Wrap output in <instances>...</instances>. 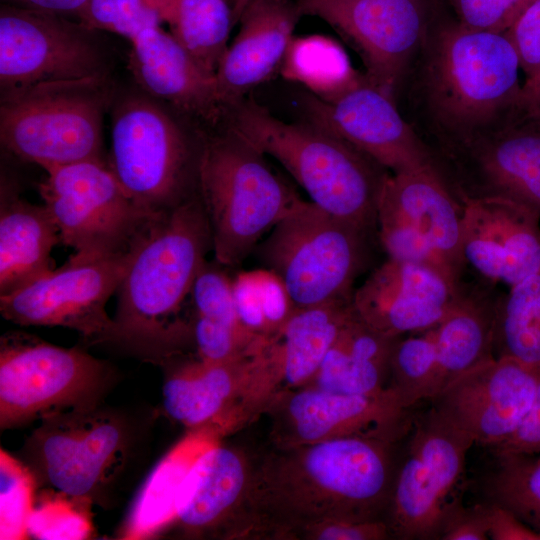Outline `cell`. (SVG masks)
<instances>
[{
  "mask_svg": "<svg viewBox=\"0 0 540 540\" xmlns=\"http://www.w3.org/2000/svg\"><path fill=\"white\" fill-rule=\"evenodd\" d=\"M394 444L344 437L270 447L255 459L245 538L292 540L323 522L383 519L396 473Z\"/></svg>",
  "mask_w": 540,
  "mask_h": 540,
  "instance_id": "6da1fadb",
  "label": "cell"
},
{
  "mask_svg": "<svg viewBox=\"0 0 540 540\" xmlns=\"http://www.w3.org/2000/svg\"><path fill=\"white\" fill-rule=\"evenodd\" d=\"M212 249L198 193L154 215L128 251L117 289L114 342L164 362L193 342L192 319L179 316Z\"/></svg>",
  "mask_w": 540,
  "mask_h": 540,
  "instance_id": "7a4b0ae2",
  "label": "cell"
},
{
  "mask_svg": "<svg viewBox=\"0 0 540 540\" xmlns=\"http://www.w3.org/2000/svg\"><path fill=\"white\" fill-rule=\"evenodd\" d=\"M430 27V26H429ZM425 103L447 156L496 129L521 108L517 53L505 32L443 23L425 41Z\"/></svg>",
  "mask_w": 540,
  "mask_h": 540,
  "instance_id": "3957f363",
  "label": "cell"
},
{
  "mask_svg": "<svg viewBox=\"0 0 540 540\" xmlns=\"http://www.w3.org/2000/svg\"><path fill=\"white\" fill-rule=\"evenodd\" d=\"M227 126L276 159L311 202L373 234L388 170L325 128L306 119L284 122L252 99L228 108Z\"/></svg>",
  "mask_w": 540,
  "mask_h": 540,
  "instance_id": "277c9868",
  "label": "cell"
},
{
  "mask_svg": "<svg viewBox=\"0 0 540 540\" xmlns=\"http://www.w3.org/2000/svg\"><path fill=\"white\" fill-rule=\"evenodd\" d=\"M265 156L228 126L202 132L197 192L220 265L241 263L300 199Z\"/></svg>",
  "mask_w": 540,
  "mask_h": 540,
  "instance_id": "5b68a950",
  "label": "cell"
},
{
  "mask_svg": "<svg viewBox=\"0 0 540 540\" xmlns=\"http://www.w3.org/2000/svg\"><path fill=\"white\" fill-rule=\"evenodd\" d=\"M112 98L108 76L40 83L1 93V144L45 171L102 160L103 117Z\"/></svg>",
  "mask_w": 540,
  "mask_h": 540,
  "instance_id": "8992f818",
  "label": "cell"
},
{
  "mask_svg": "<svg viewBox=\"0 0 540 540\" xmlns=\"http://www.w3.org/2000/svg\"><path fill=\"white\" fill-rule=\"evenodd\" d=\"M179 116L144 92L125 96L114 107L109 167L150 215L198 193L202 131L192 135Z\"/></svg>",
  "mask_w": 540,
  "mask_h": 540,
  "instance_id": "52a82bcc",
  "label": "cell"
},
{
  "mask_svg": "<svg viewBox=\"0 0 540 540\" xmlns=\"http://www.w3.org/2000/svg\"><path fill=\"white\" fill-rule=\"evenodd\" d=\"M372 234L299 199L258 246L266 268L285 283L296 308L353 295Z\"/></svg>",
  "mask_w": 540,
  "mask_h": 540,
  "instance_id": "ba28073f",
  "label": "cell"
},
{
  "mask_svg": "<svg viewBox=\"0 0 540 540\" xmlns=\"http://www.w3.org/2000/svg\"><path fill=\"white\" fill-rule=\"evenodd\" d=\"M111 379L105 362L78 347H59L19 331L6 333L0 340L1 430L96 407Z\"/></svg>",
  "mask_w": 540,
  "mask_h": 540,
  "instance_id": "9c48e42d",
  "label": "cell"
},
{
  "mask_svg": "<svg viewBox=\"0 0 540 540\" xmlns=\"http://www.w3.org/2000/svg\"><path fill=\"white\" fill-rule=\"evenodd\" d=\"M410 431L386 522L391 537L439 539L445 519L461 502L467 454L475 443L433 407L414 417Z\"/></svg>",
  "mask_w": 540,
  "mask_h": 540,
  "instance_id": "30bf717a",
  "label": "cell"
},
{
  "mask_svg": "<svg viewBox=\"0 0 540 540\" xmlns=\"http://www.w3.org/2000/svg\"><path fill=\"white\" fill-rule=\"evenodd\" d=\"M377 234L388 258L421 263L463 282L462 205L437 166L388 173Z\"/></svg>",
  "mask_w": 540,
  "mask_h": 540,
  "instance_id": "8fae6325",
  "label": "cell"
},
{
  "mask_svg": "<svg viewBox=\"0 0 540 540\" xmlns=\"http://www.w3.org/2000/svg\"><path fill=\"white\" fill-rule=\"evenodd\" d=\"M38 185L62 244L72 256L99 258L128 252L154 216L141 209L102 160L46 171Z\"/></svg>",
  "mask_w": 540,
  "mask_h": 540,
  "instance_id": "7c38bea8",
  "label": "cell"
},
{
  "mask_svg": "<svg viewBox=\"0 0 540 540\" xmlns=\"http://www.w3.org/2000/svg\"><path fill=\"white\" fill-rule=\"evenodd\" d=\"M129 446L126 425L98 406L41 420L24 447L37 486L92 503L123 467Z\"/></svg>",
  "mask_w": 540,
  "mask_h": 540,
  "instance_id": "4fadbf2b",
  "label": "cell"
},
{
  "mask_svg": "<svg viewBox=\"0 0 540 540\" xmlns=\"http://www.w3.org/2000/svg\"><path fill=\"white\" fill-rule=\"evenodd\" d=\"M95 30L64 15L2 3L0 91L108 76Z\"/></svg>",
  "mask_w": 540,
  "mask_h": 540,
  "instance_id": "5bb4252c",
  "label": "cell"
},
{
  "mask_svg": "<svg viewBox=\"0 0 540 540\" xmlns=\"http://www.w3.org/2000/svg\"><path fill=\"white\" fill-rule=\"evenodd\" d=\"M127 259L128 252L99 258L70 255L61 267L1 295L0 312L19 325L60 326L92 343L114 342L116 325L105 306L117 292Z\"/></svg>",
  "mask_w": 540,
  "mask_h": 540,
  "instance_id": "9a60e30c",
  "label": "cell"
},
{
  "mask_svg": "<svg viewBox=\"0 0 540 540\" xmlns=\"http://www.w3.org/2000/svg\"><path fill=\"white\" fill-rule=\"evenodd\" d=\"M296 2L303 15L319 17L340 34L359 54L366 77L392 97L430 26L426 0Z\"/></svg>",
  "mask_w": 540,
  "mask_h": 540,
  "instance_id": "2e32d148",
  "label": "cell"
},
{
  "mask_svg": "<svg viewBox=\"0 0 540 540\" xmlns=\"http://www.w3.org/2000/svg\"><path fill=\"white\" fill-rule=\"evenodd\" d=\"M385 390L375 394H340L311 386L275 397L261 412L269 419L270 447H287L344 437L397 442L414 417Z\"/></svg>",
  "mask_w": 540,
  "mask_h": 540,
  "instance_id": "e0dca14e",
  "label": "cell"
},
{
  "mask_svg": "<svg viewBox=\"0 0 540 540\" xmlns=\"http://www.w3.org/2000/svg\"><path fill=\"white\" fill-rule=\"evenodd\" d=\"M307 120L350 143L391 173L437 166L430 149L400 115L394 98L365 74L329 99L307 93Z\"/></svg>",
  "mask_w": 540,
  "mask_h": 540,
  "instance_id": "ac0fdd59",
  "label": "cell"
},
{
  "mask_svg": "<svg viewBox=\"0 0 540 540\" xmlns=\"http://www.w3.org/2000/svg\"><path fill=\"white\" fill-rule=\"evenodd\" d=\"M354 315L353 295L296 308L255 358L240 398L244 416L254 419L275 397L307 386Z\"/></svg>",
  "mask_w": 540,
  "mask_h": 540,
  "instance_id": "d6986e66",
  "label": "cell"
},
{
  "mask_svg": "<svg viewBox=\"0 0 540 540\" xmlns=\"http://www.w3.org/2000/svg\"><path fill=\"white\" fill-rule=\"evenodd\" d=\"M540 367L494 357L464 373L431 402L438 413L491 450L520 427L534 400Z\"/></svg>",
  "mask_w": 540,
  "mask_h": 540,
  "instance_id": "ffe728a7",
  "label": "cell"
},
{
  "mask_svg": "<svg viewBox=\"0 0 540 540\" xmlns=\"http://www.w3.org/2000/svg\"><path fill=\"white\" fill-rule=\"evenodd\" d=\"M448 158L455 168L448 185L459 202L496 195L540 215V119L520 108L504 124Z\"/></svg>",
  "mask_w": 540,
  "mask_h": 540,
  "instance_id": "44dd1931",
  "label": "cell"
},
{
  "mask_svg": "<svg viewBox=\"0 0 540 540\" xmlns=\"http://www.w3.org/2000/svg\"><path fill=\"white\" fill-rule=\"evenodd\" d=\"M461 253L481 283L509 288L540 272V215L512 199L464 198Z\"/></svg>",
  "mask_w": 540,
  "mask_h": 540,
  "instance_id": "7402d4cb",
  "label": "cell"
},
{
  "mask_svg": "<svg viewBox=\"0 0 540 540\" xmlns=\"http://www.w3.org/2000/svg\"><path fill=\"white\" fill-rule=\"evenodd\" d=\"M465 286L430 266L387 258L353 292V306L368 326L399 338L438 324Z\"/></svg>",
  "mask_w": 540,
  "mask_h": 540,
  "instance_id": "603a6c76",
  "label": "cell"
},
{
  "mask_svg": "<svg viewBox=\"0 0 540 540\" xmlns=\"http://www.w3.org/2000/svg\"><path fill=\"white\" fill-rule=\"evenodd\" d=\"M256 457L221 443L190 470L177 501L174 525L188 537L245 538L247 501Z\"/></svg>",
  "mask_w": 540,
  "mask_h": 540,
  "instance_id": "cb8c5ba5",
  "label": "cell"
},
{
  "mask_svg": "<svg viewBox=\"0 0 540 540\" xmlns=\"http://www.w3.org/2000/svg\"><path fill=\"white\" fill-rule=\"evenodd\" d=\"M128 68L141 90L179 115L216 124L225 111L216 75L205 70L161 27L131 41Z\"/></svg>",
  "mask_w": 540,
  "mask_h": 540,
  "instance_id": "d4e9b609",
  "label": "cell"
},
{
  "mask_svg": "<svg viewBox=\"0 0 540 540\" xmlns=\"http://www.w3.org/2000/svg\"><path fill=\"white\" fill-rule=\"evenodd\" d=\"M301 16L296 0H255L244 11L216 71L225 112L280 69Z\"/></svg>",
  "mask_w": 540,
  "mask_h": 540,
  "instance_id": "484cf974",
  "label": "cell"
},
{
  "mask_svg": "<svg viewBox=\"0 0 540 540\" xmlns=\"http://www.w3.org/2000/svg\"><path fill=\"white\" fill-rule=\"evenodd\" d=\"M208 363L190 360L165 377L162 402L166 414L188 430L214 426L230 432V418L244 386L254 354Z\"/></svg>",
  "mask_w": 540,
  "mask_h": 540,
  "instance_id": "4316f807",
  "label": "cell"
},
{
  "mask_svg": "<svg viewBox=\"0 0 540 540\" xmlns=\"http://www.w3.org/2000/svg\"><path fill=\"white\" fill-rule=\"evenodd\" d=\"M61 243L44 204L20 197L7 177L0 191V296L36 280L53 269L51 252Z\"/></svg>",
  "mask_w": 540,
  "mask_h": 540,
  "instance_id": "83f0119b",
  "label": "cell"
},
{
  "mask_svg": "<svg viewBox=\"0 0 540 540\" xmlns=\"http://www.w3.org/2000/svg\"><path fill=\"white\" fill-rule=\"evenodd\" d=\"M498 295L491 285L481 282L466 285L458 301L434 326L435 396L464 373L494 358L493 328Z\"/></svg>",
  "mask_w": 540,
  "mask_h": 540,
  "instance_id": "f1b7e54d",
  "label": "cell"
},
{
  "mask_svg": "<svg viewBox=\"0 0 540 540\" xmlns=\"http://www.w3.org/2000/svg\"><path fill=\"white\" fill-rule=\"evenodd\" d=\"M224 436L214 426L189 430L157 463L137 494L121 529L123 539H148L173 525L177 501L190 470Z\"/></svg>",
  "mask_w": 540,
  "mask_h": 540,
  "instance_id": "f546056e",
  "label": "cell"
},
{
  "mask_svg": "<svg viewBox=\"0 0 540 540\" xmlns=\"http://www.w3.org/2000/svg\"><path fill=\"white\" fill-rule=\"evenodd\" d=\"M396 339L377 332L355 312L307 386L351 395L387 390Z\"/></svg>",
  "mask_w": 540,
  "mask_h": 540,
  "instance_id": "4dcf8cb0",
  "label": "cell"
},
{
  "mask_svg": "<svg viewBox=\"0 0 540 540\" xmlns=\"http://www.w3.org/2000/svg\"><path fill=\"white\" fill-rule=\"evenodd\" d=\"M279 70L321 99L337 96L363 75L336 40L320 34L294 37Z\"/></svg>",
  "mask_w": 540,
  "mask_h": 540,
  "instance_id": "1f68e13d",
  "label": "cell"
},
{
  "mask_svg": "<svg viewBox=\"0 0 540 540\" xmlns=\"http://www.w3.org/2000/svg\"><path fill=\"white\" fill-rule=\"evenodd\" d=\"M493 354L540 367V272L498 295Z\"/></svg>",
  "mask_w": 540,
  "mask_h": 540,
  "instance_id": "d6a6232c",
  "label": "cell"
},
{
  "mask_svg": "<svg viewBox=\"0 0 540 540\" xmlns=\"http://www.w3.org/2000/svg\"><path fill=\"white\" fill-rule=\"evenodd\" d=\"M167 24L179 44L205 70L216 75L234 27L227 0H175Z\"/></svg>",
  "mask_w": 540,
  "mask_h": 540,
  "instance_id": "836d02e7",
  "label": "cell"
},
{
  "mask_svg": "<svg viewBox=\"0 0 540 540\" xmlns=\"http://www.w3.org/2000/svg\"><path fill=\"white\" fill-rule=\"evenodd\" d=\"M437 358L434 326L396 339L387 385L400 404L412 409L436 394Z\"/></svg>",
  "mask_w": 540,
  "mask_h": 540,
  "instance_id": "e575fe53",
  "label": "cell"
},
{
  "mask_svg": "<svg viewBox=\"0 0 540 540\" xmlns=\"http://www.w3.org/2000/svg\"><path fill=\"white\" fill-rule=\"evenodd\" d=\"M485 480L488 501L501 504L540 533V453H495Z\"/></svg>",
  "mask_w": 540,
  "mask_h": 540,
  "instance_id": "d590c367",
  "label": "cell"
},
{
  "mask_svg": "<svg viewBox=\"0 0 540 540\" xmlns=\"http://www.w3.org/2000/svg\"><path fill=\"white\" fill-rule=\"evenodd\" d=\"M234 297L241 320L268 337L275 336L296 309L281 277L268 268L242 272Z\"/></svg>",
  "mask_w": 540,
  "mask_h": 540,
  "instance_id": "8d00e7d4",
  "label": "cell"
},
{
  "mask_svg": "<svg viewBox=\"0 0 540 540\" xmlns=\"http://www.w3.org/2000/svg\"><path fill=\"white\" fill-rule=\"evenodd\" d=\"M175 0H89L77 18L91 30L115 33L130 41L167 23Z\"/></svg>",
  "mask_w": 540,
  "mask_h": 540,
  "instance_id": "74e56055",
  "label": "cell"
},
{
  "mask_svg": "<svg viewBox=\"0 0 540 540\" xmlns=\"http://www.w3.org/2000/svg\"><path fill=\"white\" fill-rule=\"evenodd\" d=\"M36 480L29 468L1 449L0 539L29 537L28 521L36 499Z\"/></svg>",
  "mask_w": 540,
  "mask_h": 540,
  "instance_id": "f35d334b",
  "label": "cell"
},
{
  "mask_svg": "<svg viewBox=\"0 0 540 540\" xmlns=\"http://www.w3.org/2000/svg\"><path fill=\"white\" fill-rule=\"evenodd\" d=\"M91 504L53 491L35 499L28 521V535L37 539H85L93 525Z\"/></svg>",
  "mask_w": 540,
  "mask_h": 540,
  "instance_id": "ab89813d",
  "label": "cell"
},
{
  "mask_svg": "<svg viewBox=\"0 0 540 540\" xmlns=\"http://www.w3.org/2000/svg\"><path fill=\"white\" fill-rule=\"evenodd\" d=\"M190 297L193 315L245 329L236 311L232 279L220 267L205 261L194 280Z\"/></svg>",
  "mask_w": 540,
  "mask_h": 540,
  "instance_id": "60d3db41",
  "label": "cell"
},
{
  "mask_svg": "<svg viewBox=\"0 0 540 540\" xmlns=\"http://www.w3.org/2000/svg\"><path fill=\"white\" fill-rule=\"evenodd\" d=\"M536 0H449L457 20L472 29L506 32Z\"/></svg>",
  "mask_w": 540,
  "mask_h": 540,
  "instance_id": "b9f144b4",
  "label": "cell"
},
{
  "mask_svg": "<svg viewBox=\"0 0 540 540\" xmlns=\"http://www.w3.org/2000/svg\"><path fill=\"white\" fill-rule=\"evenodd\" d=\"M526 75L523 91L540 84V0L530 5L505 32Z\"/></svg>",
  "mask_w": 540,
  "mask_h": 540,
  "instance_id": "7bdbcfd3",
  "label": "cell"
},
{
  "mask_svg": "<svg viewBox=\"0 0 540 540\" xmlns=\"http://www.w3.org/2000/svg\"><path fill=\"white\" fill-rule=\"evenodd\" d=\"M391 537L386 520H338L304 529L297 539L306 540H384Z\"/></svg>",
  "mask_w": 540,
  "mask_h": 540,
  "instance_id": "ee69618b",
  "label": "cell"
},
{
  "mask_svg": "<svg viewBox=\"0 0 540 540\" xmlns=\"http://www.w3.org/2000/svg\"><path fill=\"white\" fill-rule=\"evenodd\" d=\"M441 540H487L488 529L484 503L464 506L456 504L444 521Z\"/></svg>",
  "mask_w": 540,
  "mask_h": 540,
  "instance_id": "f6af8a7d",
  "label": "cell"
},
{
  "mask_svg": "<svg viewBox=\"0 0 540 540\" xmlns=\"http://www.w3.org/2000/svg\"><path fill=\"white\" fill-rule=\"evenodd\" d=\"M485 515L489 539L492 540H540V533L524 523L507 507L487 501Z\"/></svg>",
  "mask_w": 540,
  "mask_h": 540,
  "instance_id": "bcb514c9",
  "label": "cell"
},
{
  "mask_svg": "<svg viewBox=\"0 0 540 540\" xmlns=\"http://www.w3.org/2000/svg\"><path fill=\"white\" fill-rule=\"evenodd\" d=\"M493 453H540V380L533 403L516 432L492 449Z\"/></svg>",
  "mask_w": 540,
  "mask_h": 540,
  "instance_id": "7dc6e473",
  "label": "cell"
},
{
  "mask_svg": "<svg viewBox=\"0 0 540 540\" xmlns=\"http://www.w3.org/2000/svg\"><path fill=\"white\" fill-rule=\"evenodd\" d=\"M2 3L23 8L56 13L64 16H77L89 0H1Z\"/></svg>",
  "mask_w": 540,
  "mask_h": 540,
  "instance_id": "c3c4849f",
  "label": "cell"
},
{
  "mask_svg": "<svg viewBox=\"0 0 540 540\" xmlns=\"http://www.w3.org/2000/svg\"><path fill=\"white\" fill-rule=\"evenodd\" d=\"M521 109L527 115L540 119V84L532 90L523 91Z\"/></svg>",
  "mask_w": 540,
  "mask_h": 540,
  "instance_id": "681fc988",
  "label": "cell"
},
{
  "mask_svg": "<svg viewBox=\"0 0 540 540\" xmlns=\"http://www.w3.org/2000/svg\"><path fill=\"white\" fill-rule=\"evenodd\" d=\"M254 1L255 0H230L231 6H232V12H233L234 25H236L239 22L244 11Z\"/></svg>",
  "mask_w": 540,
  "mask_h": 540,
  "instance_id": "f907efd6",
  "label": "cell"
}]
</instances>
